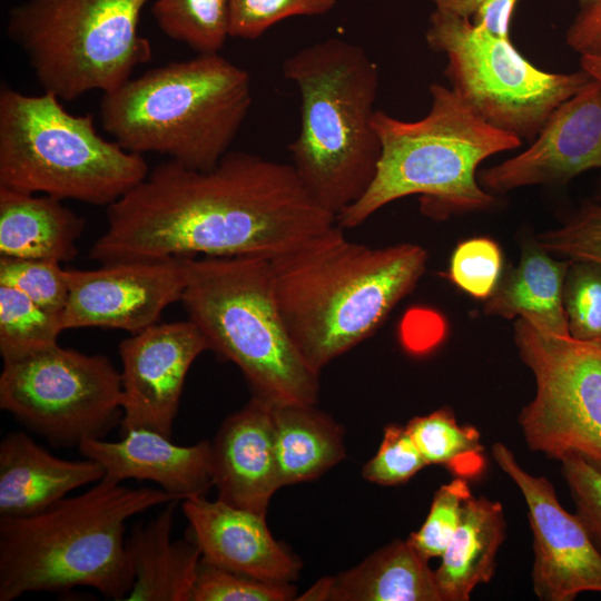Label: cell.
I'll return each instance as SVG.
<instances>
[{
    "label": "cell",
    "mask_w": 601,
    "mask_h": 601,
    "mask_svg": "<svg viewBox=\"0 0 601 601\" xmlns=\"http://www.w3.org/2000/svg\"><path fill=\"white\" fill-rule=\"evenodd\" d=\"M337 224L292 164L229 151L209 170L167 160L107 208L101 264L176 257L274 258Z\"/></svg>",
    "instance_id": "1"
},
{
    "label": "cell",
    "mask_w": 601,
    "mask_h": 601,
    "mask_svg": "<svg viewBox=\"0 0 601 601\" xmlns=\"http://www.w3.org/2000/svg\"><path fill=\"white\" fill-rule=\"evenodd\" d=\"M427 258L416 244L349 242L338 224L272 258L277 305L305 362L321 373L372 336L415 288Z\"/></svg>",
    "instance_id": "2"
},
{
    "label": "cell",
    "mask_w": 601,
    "mask_h": 601,
    "mask_svg": "<svg viewBox=\"0 0 601 601\" xmlns=\"http://www.w3.org/2000/svg\"><path fill=\"white\" fill-rule=\"evenodd\" d=\"M170 501L161 489L128 487L104 476L41 512L0 518V601L78 587L125 600L134 582L126 522Z\"/></svg>",
    "instance_id": "3"
},
{
    "label": "cell",
    "mask_w": 601,
    "mask_h": 601,
    "mask_svg": "<svg viewBox=\"0 0 601 601\" xmlns=\"http://www.w3.org/2000/svg\"><path fill=\"white\" fill-rule=\"evenodd\" d=\"M282 70L300 98L298 134L287 147L290 164L309 195L337 219L377 173L378 68L362 46L335 37L298 49Z\"/></svg>",
    "instance_id": "4"
},
{
    "label": "cell",
    "mask_w": 601,
    "mask_h": 601,
    "mask_svg": "<svg viewBox=\"0 0 601 601\" xmlns=\"http://www.w3.org/2000/svg\"><path fill=\"white\" fill-rule=\"evenodd\" d=\"M431 107L418 120L376 110L373 126L382 145L376 176L366 193L338 217L344 229L362 225L387 204L418 195L422 211L445 219L491 208L496 198L476 178L486 158L522 140L485 122L451 88L430 86Z\"/></svg>",
    "instance_id": "5"
},
{
    "label": "cell",
    "mask_w": 601,
    "mask_h": 601,
    "mask_svg": "<svg viewBox=\"0 0 601 601\" xmlns=\"http://www.w3.org/2000/svg\"><path fill=\"white\" fill-rule=\"evenodd\" d=\"M248 71L219 52L130 78L100 101L106 132L124 149L213 169L229 152L252 106Z\"/></svg>",
    "instance_id": "6"
},
{
    "label": "cell",
    "mask_w": 601,
    "mask_h": 601,
    "mask_svg": "<svg viewBox=\"0 0 601 601\" xmlns=\"http://www.w3.org/2000/svg\"><path fill=\"white\" fill-rule=\"evenodd\" d=\"M180 303L208 348L234 363L253 396L272 405L316 404L319 373L302 357L279 312L272 260L185 257Z\"/></svg>",
    "instance_id": "7"
},
{
    "label": "cell",
    "mask_w": 601,
    "mask_h": 601,
    "mask_svg": "<svg viewBox=\"0 0 601 601\" xmlns=\"http://www.w3.org/2000/svg\"><path fill=\"white\" fill-rule=\"evenodd\" d=\"M148 173L144 156L102 138L91 115L1 85L0 187L108 207Z\"/></svg>",
    "instance_id": "8"
},
{
    "label": "cell",
    "mask_w": 601,
    "mask_h": 601,
    "mask_svg": "<svg viewBox=\"0 0 601 601\" xmlns=\"http://www.w3.org/2000/svg\"><path fill=\"white\" fill-rule=\"evenodd\" d=\"M149 0H24L9 10L7 35L45 92L73 100L109 92L151 58L139 35Z\"/></svg>",
    "instance_id": "9"
},
{
    "label": "cell",
    "mask_w": 601,
    "mask_h": 601,
    "mask_svg": "<svg viewBox=\"0 0 601 601\" xmlns=\"http://www.w3.org/2000/svg\"><path fill=\"white\" fill-rule=\"evenodd\" d=\"M425 41L445 55V75L456 95L485 122L521 140L533 141L552 112L593 79L583 69L543 71L510 38L437 9L430 16Z\"/></svg>",
    "instance_id": "10"
},
{
    "label": "cell",
    "mask_w": 601,
    "mask_h": 601,
    "mask_svg": "<svg viewBox=\"0 0 601 601\" xmlns=\"http://www.w3.org/2000/svg\"><path fill=\"white\" fill-rule=\"evenodd\" d=\"M0 407L52 446H79L120 426L121 374L105 355L58 344L3 362Z\"/></svg>",
    "instance_id": "11"
},
{
    "label": "cell",
    "mask_w": 601,
    "mask_h": 601,
    "mask_svg": "<svg viewBox=\"0 0 601 601\" xmlns=\"http://www.w3.org/2000/svg\"><path fill=\"white\" fill-rule=\"evenodd\" d=\"M514 341L536 384L518 417L529 449L559 461L580 455L601 467V344L545 334L521 318Z\"/></svg>",
    "instance_id": "12"
},
{
    "label": "cell",
    "mask_w": 601,
    "mask_h": 601,
    "mask_svg": "<svg viewBox=\"0 0 601 601\" xmlns=\"http://www.w3.org/2000/svg\"><path fill=\"white\" fill-rule=\"evenodd\" d=\"M492 456L523 495L533 536L532 583L543 601H572L601 593V555L582 521L561 505L552 483L525 471L503 443Z\"/></svg>",
    "instance_id": "13"
},
{
    "label": "cell",
    "mask_w": 601,
    "mask_h": 601,
    "mask_svg": "<svg viewBox=\"0 0 601 601\" xmlns=\"http://www.w3.org/2000/svg\"><path fill=\"white\" fill-rule=\"evenodd\" d=\"M65 329L106 327L138 333L158 323L180 300L186 284L185 257L121 260L96 269H68Z\"/></svg>",
    "instance_id": "14"
},
{
    "label": "cell",
    "mask_w": 601,
    "mask_h": 601,
    "mask_svg": "<svg viewBox=\"0 0 601 601\" xmlns=\"http://www.w3.org/2000/svg\"><path fill=\"white\" fill-rule=\"evenodd\" d=\"M208 349L189 319L157 323L121 341V436L145 428L170 437L188 371Z\"/></svg>",
    "instance_id": "15"
},
{
    "label": "cell",
    "mask_w": 601,
    "mask_h": 601,
    "mask_svg": "<svg viewBox=\"0 0 601 601\" xmlns=\"http://www.w3.org/2000/svg\"><path fill=\"white\" fill-rule=\"evenodd\" d=\"M591 169H601V83L594 78L552 112L528 149L477 179L486 191L503 194L565 184Z\"/></svg>",
    "instance_id": "16"
},
{
    "label": "cell",
    "mask_w": 601,
    "mask_h": 601,
    "mask_svg": "<svg viewBox=\"0 0 601 601\" xmlns=\"http://www.w3.org/2000/svg\"><path fill=\"white\" fill-rule=\"evenodd\" d=\"M183 512L204 560L260 581L298 578L300 562L274 539L266 515L205 496L183 501Z\"/></svg>",
    "instance_id": "17"
},
{
    "label": "cell",
    "mask_w": 601,
    "mask_h": 601,
    "mask_svg": "<svg viewBox=\"0 0 601 601\" xmlns=\"http://www.w3.org/2000/svg\"><path fill=\"white\" fill-rule=\"evenodd\" d=\"M213 480L219 500L266 515L282 487L273 405L252 396L219 426L211 442Z\"/></svg>",
    "instance_id": "18"
},
{
    "label": "cell",
    "mask_w": 601,
    "mask_h": 601,
    "mask_svg": "<svg viewBox=\"0 0 601 601\" xmlns=\"http://www.w3.org/2000/svg\"><path fill=\"white\" fill-rule=\"evenodd\" d=\"M85 457L100 463L105 476L157 483L175 501L205 496L214 486L211 442L179 445L151 430H132L120 441L88 440L78 446Z\"/></svg>",
    "instance_id": "19"
},
{
    "label": "cell",
    "mask_w": 601,
    "mask_h": 601,
    "mask_svg": "<svg viewBox=\"0 0 601 601\" xmlns=\"http://www.w3.org/2000/svg\"><path fill=\"white\" fill-rule=\"evenodd\" d=\"M104 476V467L95 460H63L28 433L11 432L0 442V518L41 512L72 490L97 483Z\"/></svg>",
    "instance_id": "20"
},
{
    "label": "cell",
    "mask_w": 601,
    "mask_h": 601,
    "mask_svg": "<svg viewBox=\"0 0 601 601\" xmlns=\"http://www.w3.org/2000/svg\"><path fill=\"white\" fill-rule=\"evenodd\" d=\"M297 600L442 601L434 570L408 540L394 541L353 569L318 580Z\"/></svg>",
    "instance_id": "21"
},
{
    "label": "cell",
    "mask_w": 601,
    "mask_h": 601,
    "mask_svg": "<svg viewBox=\"0 0 601 601\" xmlns=\"http://www.w3.org/2000/svg\"><path fill=\"white\" fill-rule=\"evenodd\" d=\"M177 501L165 504L146 523H136L126 539L134 582L127 601H191L201 559L197 544L170 538Z\"/></svg>",
    "instance_id": "22"
},
{
    "label": "cell",
    "mask_w": 601,
    "mask_h": 601,
    "mask_svg": "<svg viewBox=\"0 0 601 601\" xmlns=\"http://www.w3.org/2000/svg\"><path fill=\"white\" fill-rule=\"evenodd\" d=\"M85 225L60 199L0 187L2 257L72 260Z\"/></svg>",
    "instance_id": "23"
},
{
    "label": "cell",
    "mask_w": 601,
    "mask_h": 601,
    "mask_svg": "<svg viewBox=\"0 0 601 601\" xmlns=\"http://www.w3.org/2000/svg\"><path fill=\"white\" fill-rule=\"evenodd\" d=\"M569 262L552 257L536 240L526 244L518 266L502 275L485 299L484 313L524 319L545 334L571 336L563 306Z\"/></svg>",
    "instance_id": "24"
},
{
    "label": "cell",
    "mask_w": 601,
    "mask_h": 601,
    "mask_svg": "<svg viewBox=\"0 0 601 601\" xmlns=\"http://www.w3.org/2000/svg\"><path fill=\"white\" fill-rule=\"evenodd\" d=\"M505 531L500 502L473 495L465 500L459 526L434 570L442 601H467L477 585L491 581Z\"/></svg>",
    "instance_id": "25"
},
{
    "label": "cell",
    "mask_w": 601,
    "mask_h": 601,
    "mask_svg": "<svg viewBox=\"0 0 601 601\" xmlns=\"http://www.w3.org/2000/svg\"><path fill=\"white\" fill-rule=\"evenodd\" d=\"M282 486L314 480L345 457L344 433L315 404L273 405Z\"/></svg>",
    "instance_id": "26"
},
{
    "label": "cell",
    "mask_w": 601,
    "mask_h": 601,
    "mask_svg": "<svg viewBox=\"0 0 601 601\" xmlns=\"http://www.w3.org/2000/svg\"><path fill=\"white\" fill-rule=\"evenodd\" d=\"M406 428L427 465H441L466 480L482 474L485 455L481 433L472 425H460L451 408L413 417Z\"/></svg>",
    "instance_id": "27"
},
{
    "label": "cell",
    "mask_w": 601,
    "mask_h": 601,
    "mask_svg": "<svg viewBox=\"0 0 601 601\" xmlns=\"http://www.w3.org/2000/svg\"><path fill=\"white\" fill-rule=\"evenodd\" d=\"M230 0H155L151 14L161 32L197 53H217L229 37Z\"/></svg>",
    "instance_id": "28"
},
{
    "label": "cell",
    "mask_w": 601,
    "mask_h": 601,
    "mask_svg": "<svg viewBox=\"0 0 601 601\" xmlns=\"http://www.w3.org/2000/svg\"><path fill=\"white\" fill-rule=\"evenodd\" d=\"M62 316L48 312L20 290L0 285V354L19 359L58 345Z\"/></svg>",
    "instance_id": "29"
},
{
    "label": "cell",
    "mask_w": 601,
    "mask_h": 601,
    "mask_svg": "<svg viewBox=\"0 0 601 601\" xmlns=\"http://www.w3.org/2000/svg\"><path fill=\"white\" fill-rule=\"evenodd\" d=\"M563 306L571 337L601 344V264L569 262Z\"/></svg>",
    "instance_id": "30"
},
{
    "label": "cell",
    "mask_w": 601,
    "mask_h": 601,
    "mask_svg": "<svg viewBox=\"0 0 601 601\" xmlns=\"http://www.w3.org/2000/svg\"><path fill=\"white\" fill-rule=\"evenodd\" d=\"M0 285L13 287L50 313L61 315L68 300L66 269L45 259L0 256Z\"/></svg>",
    "instance_id": "31"
},
{
    "label": "cell",
    "mask_w": 601,
    "mask_h": 601,
    "mask_svg": "<svg viewBox=\"0 0 601 601\" xmlns=\"http://www.w3.org/2000/svg\"><path fill=\"white\" fill-rule=\"evenodd\" d=\"M290 583L260 581L200 559L191 601H287L295 599Z\"/></svg>",
    "instance_id": "32"
},
{
    "label": "cell",
    "mask_w": 601,
    "mask_h": 601,
    "mask_svg": "<svg viewBox=\"0 0 601 601\" xmlns=\"http://www.w3.org/2000/svg\"><path fill=\"white\" fill-rule=\"evenodd\" d=\"M336 2L337 0H230L229 37L256 40L288 18L327 14Z\"/></svg>",
    "instance_id": "33"
},
{
    "label": "cell",
    "mask_w": 601,
    "mask_h": 601,
    "mask_svg": "<svg viewBox=\"0 0 601 601\" xmlns=\"http://www.w3.org/2000/svg\"><path fill=\"white\" fill-rule=\"evenodd\" d=\"M502 275L503 255L500 246L490 238L463 240L452 253L447 277L474 298H489Z\"/></svg>",
    "instance_id": "34"
},
{
    "label": "cell",
    "mask_w": 601,
    "mask_h": 601,
    "mask_svg": "<svg viewBox=\"0 0 601 601\" xmlns=\"http://www.w3.org/2000/svg\"><path fill=\"white\" fill-rule=\"evenodd\" d=\"M471 495L467 480L456 476L435 492L424 523L407 539L425 559L443 554L459 526L463 504Z\"/></svg>",
    "instance_id": "35"
},
{
    "label": "cell",
    "mask_w": 601,
    "mask_h": 601,
    "mask_svg": "<svg viewBox=\"0 0 601 601\" xmlns=\"http://www.w3.org/2000/svg\"><path fill=\"white\" fill-rule=\"evenodd\" d=\"M535 240L551 255L601 264V204L583 205L563 226L540 234Z\"/></svg>",
    "instance_id": "36"
},
{
    "label": "cell",
    "mask_w": 601,
    "mask_h": 601,
    "mask_svg": "<svg viewBox=\"0 0 601 601\" xmlns=\"http://www.w3.org/2000/svg\"><path fill=\"white\" fill-rule=\"evenodd\" d=\"M426 464L406 426L384 428L378 451L363 467L365 480L381 485L407 482Z\"/></svg>",
    "instance_id": "37"
},
{
    "label": "cell",
    "mask_w": 601,
    "mask_h": 601,
    "mask_svg": "<svg viewBox=\"0 0 601 601\" xmlns=\"http://www.w3.org/2000/svg\"><path fill=\"white\" fill-rule=\"evenodd\" d=\"M562 475L589 536L601 555V467L580 455L561 461Z\"/></svg>",
    "instance_id": "38"
},
{
    "label": "cell",
    "mask_w": 601,
    "mask_h": 601,
    "mask_svg": "<svg viewBox=\"0 0 601 601\" xmlns=\"http://www.w3.org/2000/svg\"><path fill=\"white\" fill-rule=\"evenodd\" d=\"M565 40L580 56L601 57V1L579 10L566 30Z\"/></svg>",
    "instance_id": "39"
},
{
    "label": "cell",
    "mask_w": 601,
    "mask_h": 601,
    "mask_svg": "<svg viewBox=\"0 0 601 601\" xmlns=\"http://www.w3.org/2000/svg\"><path fill=\"white\" fill-rule=\"evenodd\" d=\"M519 0H485L473 16V22L491 35L510 38V21Z\"/></svg>",
    "instance_id": "40"
},
{
    "label": "cell",
    "mask_w": 601,
    "mask_h": 601,
    "mask_svg": "<svg viewBox=\"0 0 601 601\" xmlns=\"http://www.w3.org/2000/svg\"><path fill=\"white\" fill-rule=\"evenodd\" d=\"M435 6V9L459 17L471 19L485 0H426Z\"/></svg>",
    "instance_id": "41"
},
{
    "label": "cell",
    "mask_w": 601,
    "mask_h": 601,
    "mask_svg": "<svg viewBox=\"0 0 601 601\" xmlns=\"http://www.w3.org/2000/svg\"><path fill=\"white\" fill-rule=\"evenodd\" d=\"M581 69L601 83V57L592 55L580 56Z\"/></svg>",
    "instance_id": "42"
},
{
    "label": "cell",
    "mask_w": 601,
    "mask_h": 601,
    "mask_svg": "<svg viewBox=\"0 0 601 601\" xmlns=\"http://www.w3.org/2000/svg\"><path fill=\"white\" fill-rule=\"evenodd\" d=\"M601 0H578L580 9L591 7L593 4H597Z\"/></svg>",
    "instance_id": "43"
},
{
    "label": "cell",
    "mask_w": 601,
    "mask_h": 601,
    "mask_svg": "<svg viewBox=\"0 0 601 601\" xmlns=\"http://www.w3.org/2000/svg\"><path fill=\"white\" fill-rule=\"evenodd\" d=\"M599 199H601V185H600V188H599Z\"/></svg>",
    "instance_id": "44"
}]
</instances>
